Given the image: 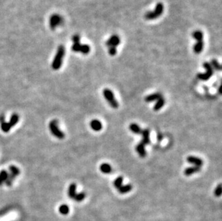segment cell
I'll use <instances>...</instances> for the list:
<instances>
[{"mask_svg": "<svg viewBox=\"0 0 222 221\" xmlns=\"http://www.w3.org/2000/svg\"><path fill=\"white\" fill-rule=\"evenodd\" d=\"M64 55H65V47L63 45L59 46L57 53H56V56H55L54 60L53 61L52 63V67L54 70H58L60 67H61Z\"/></svg>", "mask_w": 222, "mask_h": 221, "instance_id": "3957f363", "label": "cell"}, {"mask_svg": "<svg viewBox=\"0 0 222 221\" xmlns=\"http://www.w3.org/2000/svg\"><path fill=\"white\" fill-rule=\"evenodd\" d=\"M3 183H4V182H3V181H2V180H1V179H0V186H1V185H2V184H3Z\"/></svg>", "mask_w": 222, "mask_h": 221, "instance_id": "836d02e7", "label": "cell"}, {"mask_svg": "<svg viewBox=\"0 0 222 221\" xmlns=\"http://www.w3.org/2000/svg\"><path fill=\"white\" fill-rule=\"evenodd\" d=\"M129 128L132 133H135V134H141L142 133V129L140 128V126H139L138 124L137 123H131V124L129 126Z\"/></svg>", "mask_w": 222, "mask_h": 221, "instance_id": "2e32d148", "label": "cell"}, {"mask_svg": "<svg viewBox=\"0 0 222 221\" xmlns=\"http://www.w3.org/2000/svg\"><path fill=\"white\" fill-rule=\"evenodd\" d=\"M132 189V184H125V185H122L118 189L119 192L120 194H126L128 193L129 192H130Z\"/></svg>", "mask_w": 222, "mask_h": 221, "instance_id": "d6986e66", "label": "cell"}, {"mask_svg": "<svg viewBox=\"0 0 222 221\" xmlns=\"http://www.w3.org/2000/svg\"><path fill=\"white\" fill-rule=\"evenodd\" d=\"M62 22V18L61 17V16L58 15V14H54L52 17H50V25L52 29H54L57 27L58 25H59Z\"/></svg>", "mask_w": 222, "mask_h": 221, "instance_id": "30bf717a", "label": "cell"}, {"mask_svg": "<svg viewBox=\"0 0 222 221\" xmlns=\"http://www.w3.org/2000/svg\"><path fill=\"white\" fill-rule=\"evenodd\" d=\"M200 171V167L196 166H189V167H187L186 169H185L184 170V174L185 176H190L192 175L194 173L198 172Z\"/></svg>", "mask_w": 222, "mask_h": 221, "instance_id": "5bb4252c", "label": "cell"}, {"mask_svg": "<svg viewBox=\"0 0 222 221\" xmlns=\"http://www.w3.org/2000/svg\"><path fill=\"white\" fill-rule=\"evenodd\" d=\"M161 96H163V95H161L160 93H155L150 94V95L145 97V100L147 102V103H150V102H153L155 101V100H157Z\"/></svg>", "mask_w": 222, "mask_h": 221, "instance_id": "9a60e30c", "label": "cell"}, {"mask_svg": "<svg viewBox=\"0 0 222 221\" xmlns=\"http://www.w3.org/2000/svg\"><path fill=\"white\" fill-rule=\"evenodd\" d=\"M86 197V194L84 192H80L79 194H76L75 197L74 199H75L77 202H81L82 200H84V198Z\"/></svg>", "mask_w": 222, "mask_h": 221, "instance_id": "83f0119b", "label": "cell"}, {"mask_svg": "<svg viewBox=\"0 0 222 221\" xmlns=\"http://www.w3.org/2000/svg\"><path fill=\"white\" fill-rule=\"evenodd\" d=\"M14 178H15V177H14V176H12L11 174H9V173L8 172L7 178H6V180L4 181V183H5V184L7 186L10 187V186L12 185V182H13V180L14 179Z\"/></svg>", "mask_w": 222, "mask_h": 221, "instance_id": "4316f807", "label": "cell"}, {"mask_svg": "<svg viewBox=\"0 0 222 221\" xmlns=\"http://www.w3.org/2000/svg\"><path fill=\"white\" fill-rule=\"evenodd\" d=\"M163 138V136L161 133H157V141H161Z\"/></svg>", "mask_w": 222, "mask_h": 221, "instance_id": "1f68e13d", "label": "cell"}, {"mask_svg": "<svg viewBox=\"0 0 222 221\" xmlns=\"http://www.w3.org/2000/svg\"><path fill=\"white\" fill-rule=\"evenodd\" d=\"M187 161L190 164H193V166H199L200 167L203 164V161L200 158L197 157L195 156H189L187 157Z\"/></svg>", "mask_w": 222, "mask_h": 221, "instance_id": "9c48e42d", "label": "cell"}, {"mask_svg": "<svg viewBox=\"0 0 222 221\" xmlns=\"http://www.w3.org/2000/svg\"><path fill=\"white\" fill-rule=\"evenodd\" d=\"M120 38L117 34H113L109 37L108 40L106 42V45L109 47H116L120 44Z\"/></svg>", "mask_w": 222, "mask_h": 221, "instance_id": "ba28073f", "label": "cell"}, {"mask_svg": "<svg viewBox=\"0 0 222 221\" xmlns=\"http://www.w3.org/2000/svg\"><path fill=\"white\" fill-rule=\"evenodd\" d=\"M192 36L195 39H196L197 42L193 47V50L196 54H199L202 52L203 49V34L201 31L195 30L193 32Z\"/></svg>", "mask_w": 222, "mask_h": 221, "instance_id": "7a4b0ae2", "label": "cell"}, {"mask_svg": "<svg viewBox=\"0 0 222 221\" xmlns=\"http://www.w3.org/2000/svg\"><path fill=\"white\" fill-rule=\"evenodd\" d=\"M221 192H222L221 184H219L216 188H215L214 195L216 196V197H220V196H221Z\"/></svg>", "mask_w": 222, "mask_h": 221, "instance_id": "f1b7e54d", "label": "cell"}, {"mask_svg": "<svg viewBox=\"0 0 222 221\" xmlns=\"http://www.w3.org/2000/svg\"><path fill=\"white\" fill-rule=\"evenodd\" d=\"M123 180H124L123 177H122V176H119V177L116 178L115 180L114 181V186L117 188V189H118L122 185Z\"/></svg>", "mask_w": 222, "mask_h": 221, "instance_id": "44dd1931", "label": "cell"}, {"mask_svg": "<svg viewBox=\"0 0 222 221\" xmlns=\"http://www.w3.org/2000/svg\"><path fill=\"white\" fill-rule=\"evenodd\" d=\"M8 172L5 170H3L0 172V179L3 181V182H4V181L6 180V179L7 178Z\"/></svg>", "mask_w": 222, "mask_h": 221, "instance_id": "f546056e", "label": "cell"}, {"mask_svg": "<svg viewBox=\"0 0 222 221\" xmlns=\"http://www.w3.org/2000/svg\"><path fill=\"white\" fill-rule=\"evenodd\" d=\"M135 150L137 152V154L140 155V157L144 158L146 156L147 153H146V151H145V145L142 144V143H141V142L139 143V144L136 146Z\"/></svg>", "mask_w": 222, "mask_h": 221, "instance_id": "7c38bea8", "label": "cell"}, {"mask_svg": "<svg viewBox=\"0 0 222 221\" xmlns=\"http://www.w3.org/2000/svg\"><path fill=\"white\" fill-rule=\"evenodd\" d=\"M165 103V98H164L163 96H161L158 100H157L156 103H155V105H154L153 110L155 111H157L160 110L162 108H163Z\"/></svg>", "mask_w": 222, "mask_h": 221, "instance_id": "e0dca14e", "label": "cell"}, {"mask_svg": "<svg viewBox=\"0 0 222 221\" xmlns=\"http://www.w3.org/2000/svg\"><path fill=\"white\" fill-rule=\"evenodd\" d=\"M210 64H211L212 67L215 68L216 70H218V71H221V64H220L219 62H218V61L216 60V59H212L211 61V63Z\"/></svg>", "mask_w": 222, "mask_h": 221, "instance_id": "7402d4cb", "label": "cell"}, {"mask_svg": "<svg viewBox=\"0 0 222 221\" xmlns=\"http://www.w3.org/2000/svg\"><path fill=\"white\" fill-rule=\"evenodd\" d=\"M9 174H11L12 175L14 176V177H16L17 176L19 175V173H20L19 169L14 166H11L10 167H9Z\"/></svg>", "mask_w": 222, "mask_h": 221, "instance_id": "603a6c76", "label": "cell"}, {"mask_svg": "<svg viewBox=\"0 0 222 221\" xmlns=\"http://www.w3.org/2000/svg\"><path fill=\"white\" fill-rule=\"evenodd\" d=\"M74 44L72 45V50L76 52H81L84 55H87L91 51V47L88 44H82L80 43V37L79 35H74L73 37Z\"/></svg>", "mask_w": 222, "mask_h": 221, "instance_id": "6da1fadb", "label": "cell"}, {"mask_svg": "<svg viewBox=\"0 0 222 221\" xmlns=\"http://www.w3.org/2000/svg\"><path fill=\"white\" fill-rule=\"evenodd\" d=\"M103 94L105 98V99L107 100V101L109 103V105H111V107H112L113 108H117L119 107V103L117 102V100H116L115 97L113 92L109 88H105L103 90Z\"/></svg>", "mask_w": 222, "mask_h": 221, "instance_id": "5b68a950", "label": "cell"}, {"mask_svg": "<svg viewBox=\"0 0 222 221\" xmlns=\"http://www.w3.org/2000/svg\"><path fill=\"white\" fill-rule=\"evenodd\" d=\"M59 212L63 215H67L69 212V207L66 204H62L59 207Z\"/></svg>", "mask_w": 222, "mask_h": 221, "instance_id": "cb8c5ba5", "label": "cell"}, {"mask_svg": "<svg viewBox=\"0 0 222 221\" xmlns=\"http://www.w3.org/2000/svg\"><path fill=\"white\" fill-rule=\"evenodd\" d=\"M90 126H91V128H92V129L95 131H101V130L102 129V127H103L102 122L97 119L92 120L90 123Z\"/></svg>", "mask_w": 222, "mask_h": 221, "instance_id": "4fadbf2b", "label": "cell"}, {"mask_svg": "<svg viewBox=\"0 0 222 221\" xmlns=\"http://www.w3.org/2000/svg\"><path fill=\"white\" fill-rule=\"evenodd\" d=\"M164 11V5L163 3L159 2L157 3L156 6H155L154 11H148L145 14V18L147 20H153V19H157L159 17L162 15Z\"/></svg>", "mask_w": 222, "mask_h": 221, "instance_id": "277c9868", "label": "cell"}, {"mask_svg": "<svg viewBox=\"0 0 222 221\" xmlns=\"http://www.w3.org/2000/svg\"><path fill=\"white\" fill-rule=\"evenodd\" d=\"M109 53L110 54L111 56H114L117 54V48L116 47H109Z\"/></svg>", "mask_w": 222, "mask_h": 221, "instance_id": "4dcf8cb0", "label": "cell"}, {"mask_svg": "<svg viewBox=\"0 0 222 221\" xmlns=\"http://www.w3.org/2000/svg\"><path fill=\"white\" fill-rule=\"evenodd\" d=\"M4 121H5V119H4V116H3V115L0 116V123H1V122H3Z\"/></svg>", "mask_w": 222, "mask_h": 221, "instance_id": "d6a6232c", "label": "cell"}, {"mask_svg": "<svg viewBox=\"0 0 222 221\" xmlns=\"http://www.w3.org/2000/svg\"><path fill=\"white\" fill-rule=\"evenodd\" d=\"M99 169L102 172L104 173V174H109V173L112 172V169L111 165H109V164L107 163H104V164H102L99 166Z\"/></svg>", "mask_w": 222, "mask_h": 221, "instance_id": "ac0fdd59", "label": "cell"}, {"mask_svg": "<svg viewBox=\"0 0 222 221\" xmlns=\"http://www.w3.org/2000/svg\"><path fill=\"white\" fill-rule=\"evenodd\" d=\"M49 128L52 134L54 136H56V138H59V139H62V138L65 137L64 133L59 129L58 122L57 120H53L52 121H50L49 124Z\"/></svg>", "mask_w": 222, "mask_h": 221, "instance_id": "8992f818", "label": "cell"}, {"mask_svg": "<svg viewBox=\"0 0 222 221\" xmlns=\"http://www.w3.org/2000/svg\"><path fill=\"white\" fill-rule=\"evenodd\" d=\"M76 184L75 183H72L70 184L68 188V196L71 199H74L76 194Z\"/></svg>", "mask_w": 222, "mask_h": 221, "instance_id": "ffe728a7", "label": "cell"}, {"mask_svg": "<svg viewBox=\"0 0 222 221\" xmlns=\"http://www.w3.org/2000/svg\"><path fill=\"white\" fill-rule=\"evenodd\" d=\"M203 67L206 69V72H204V73H198L197 75V77L200 80L206 81V80H208V79H210L212 77L213 74V69L211 67L210 62H205L203 63Z\"/></svg>", "mask_w": 222, "mask_h": 221, "instance_id": "52a82bcc", "label": "cell"}, {"mask_svg": "<svg viewBox=\"0 0 222 221\" xmlns=\"http://www.w3.org/2000/svg\"><path fill=\"white\" fill-rule=\"evenodd\" d=\"M18 121H19V116H18V115L17 114H14L12 115L10 118V121H9V124H10V126L12 127V126H15V125L17 123Z\"/></svg>", "mask_w": 222, "mask_h": 221, "instance_id": "484cf974", "label": "cell"}, {"mask_svg": "<svg viewBox=\"0 0 222 221\" xmlns=\"http://www.w3.org/2000/svg\"><path fill=\"white\" fill-rule=\"evenodd\" d=\"M142 138L141 143H142L144 145H147L150 144V130L148 128H145L142 131L141 133Z\"/></svg>", "mask_w": 222, "mask_h": 221, "instance_id": "8fae6325", "label": "cell"}, {"mask_svg": "<svg viewBox=\"0 0 222 221\" xmlns=\"http://www.w3.org/2000/svg\"><path fill=\"white\" fill-rule=\"evenodd\" d=\"M1 128L3 131H4V132H8V131L11 129L12 126H10V124H9V123H6V122L4 121L1 123Z\"/></svg>", "mask_w": 222, "mask_h": 221, "instance_id": "d4e9b609", "label": "cell"}]
</instances>
